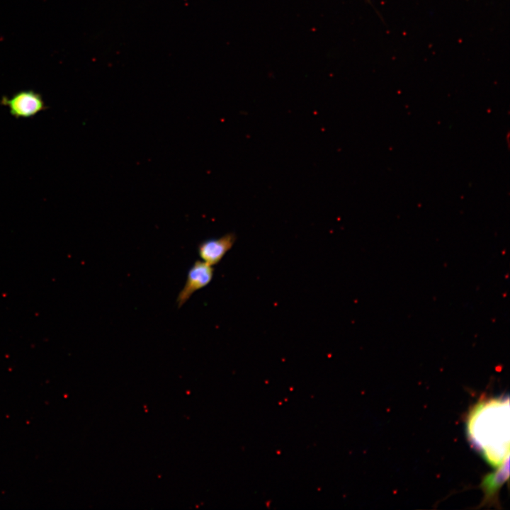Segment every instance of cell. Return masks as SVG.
Segmentation results:
<instances>
[{
  "label": "cell",
  "instance_id": "6da1fadb",
  "mask_svg": "<svg viewBox=\"0 0 510 510\" xmlns=\"http://www.w3.org/2000/svg\"><path fill=\"white\" fill-rule=\"evenodd\" d=\"M503 400H492L480 404L473 412L468 424L471 441L480 449L487 460L494 465L504 462L509 454V417L505 414Z\"/></svg>",
  "mask_w": 510,
  "mask_h": 510
},
{
  "label": "cell",
  "instance_id": "7a4b0ae2",
  "mask_svg": "<svg viewBox=\"0 0 510 510\" xmlns=\"http://www.w3.org/2000/svg\"><path fill=\"white\" fill-rule=\"evenodd\" d=\"M1 104L15 118H30L47 108L42 96L33 90H21L11 97L4 96Z\"/></svg>",
  "mask_w": 510,
  "mask_h": 510
},
{
  "label": "cell",
  "instance_id": "3957f363",
  "mask_svg": "<svg viewBox=\"0 0 510 510\" xmlns=\"http://www.w3.org/2000/svg\"><path fill=\"white\" fill-rule=\"evenodd\" d=\"M213 273L212 266L203 261H195L189 268L186 283L177 296L178 307H182L196 291L207 286L213 278Z\"/></svg>",
  "mask_w": 510,
  "mask_h": 510
},
{
  "label": "cell",
  "instance_id": "277c9868",
  "mask_svg": "<svg viewBox=\"0 0 510 510\" xmlns=\"http://www.w3.org/2000/svg\"><path fill=\"white\" fill-rule=\"evenodd\" d=\"M236 240L233 233L203 241L198 244V252L202 261L214 266L217 264L231 249Z\"/></svg>",
  "mask_w": 510,
  "mask_h": 510
},
{
  "label": "cell",
  "instance_id": "5b68a950",
  "mask_svg": "<svg viewBox=\"0 0 510 510\" xmlns=\"http://www.w3.org/2000/svg\"><path fill=\"white\" fill-rule=\"evenodd\" d=\"M509 475V460L503 464L497 472L486 477L482 482V487L485 491L486 497H492L504 482Z\"/></svg>",
  "mask_w": 510,
  "mask_h": 510
}]
</instances>
